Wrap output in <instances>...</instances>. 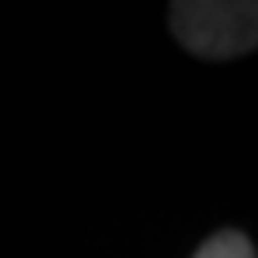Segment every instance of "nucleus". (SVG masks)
Listing matches in <instances>:
<instances>
[{
  "mask_svg": "<svg viewBox=\"0 0 258 258\" xmlns=\"http://www.w3.org/2000/svg\"><path fill=\"white\" fill-rule=\"evenodd\" d=\"M171 27L202 57H235L254 49V4H175Z\"/></svg>",
  "mask_w": 258,
  "mask_h": 258,
  "instance_id": "nucleus-1",
  "label": "nucleus"
},
{
  "mask_svg": "<svg viewBox=\"0 0 258 258\" xmlns=\"http://www.w3.org/2000/svg\"><path fill=\"white\" fill-rule=\"evenodd\" d=\"M194 258H254V247L243 232H220L213 239H205Z\"/></svg>",
  "mask_w": 258,
  "mask_h": 258,
  "instance_id": "nucleus-2",
  "label": "nucleus"
}]
</instances>
